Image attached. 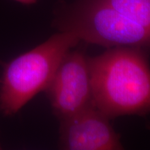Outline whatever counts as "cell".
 I'll return each mask as SVG.
<instances>
[{"instance_id":"cell-5","label":"cell","mask_w":150,"mask_h":150,"mask_svg":"<svg viewBox=\"0 0 150 150\" xmlns=\"http://www.w3.org/2000/svg\"><path fill=\"white\" fill-rule=\"evenodd\" d=\"M150 32V0H95Z\"/></svg>"},{"instance_id":"cell-3","label":"cell","mask_w":150,"mask_h":150,"mask_svg":"<svg viewBox=\"0 0 150 150\" xmlns=\"http://www.w3.org/2000/svg\"><path fill=\"white\" fill-rule=\"evenodd\" d=\"M54 112L60 120L93 102L88 58L79 50H70L47 88Z\"/></svg>"},{"instance_id":"cell-2","label":"cell","mask_w":150,"mask_h":150,"mask_svg":"<svg viewBox=\"0 0 150 150\" xmlns=\"http://www.w3.org/2000/svg\"><path fill=\"white\" fill-rule=\"evenodd\" d=\"M80 41L70 31H61L8 63L0 88V110L3 113L14 115L35 95L46 90L64 56Z\"/></svg>"},{"instance_id":"cell-4","label":"cell","mask_w":150,"mask_h":150,"mask_svg":"<svg viewBox=\"0 0 150 150\" xmlns=\"http://www.w3.org/2000/svg\"><path fill=\"white\" fill-rule=\"evenodd\" d=\"M109 120L91 103L61 120L60 147L67 150L123 149Z\"/></svg>"},{"instance_id":"cell-1","label":"cell","mask_w":150,"mask_h":150,"mask_svg":"<svg viewBox=\"0 0 150 150\" xmlns=\"http://www.w3.org/2000/svg\"><path fill=\"white\" fill-rule=\"evenodd\" d=\"M88 65L93 104L109 119L150 114V67L140 47L110 48Z\"/></svg>"},{"instance_id":"cell-6","label":"cell","mask_w":150,"mask_h":150,"mask_svg":"<svg viewBox=\"0 0 150 150\" xmlns=\"http://www.w3.org/2000/svg\"><path fill=\"white\" fill-rule=\"evenodd\" d=\"M15 1H18V2H20L21 4H23L29 5V4H33L35 3L38 0H15Z\"/></svg>"}]
</instances>
